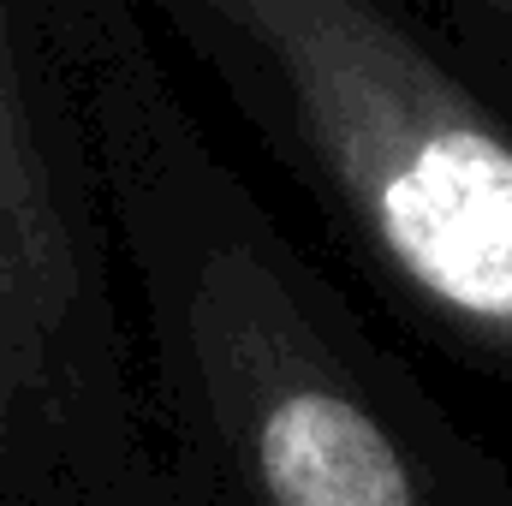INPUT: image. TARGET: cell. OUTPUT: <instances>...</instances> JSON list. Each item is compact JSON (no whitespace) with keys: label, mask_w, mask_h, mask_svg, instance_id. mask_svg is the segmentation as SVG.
Here are the masks:
<instances>
[{"label":"cell","mask_w":512,"mask_h":506,"mask_svg":"<svg viewBox=\"0 0 512 506\" xmlns=\"http://www.w3.org/2000/svg\"><path fill=\"white\" fill-rule=\"evenodd\" d=\"M262 477L274 506H411L399 453L340 393H286L262 417Z\"/></svg>","instance_id":"7a4b0ae2"},{"label":"cell","mask_w":512,"mask_h":506,"mask_svg":"<svg viewBox=\"0 0 512 506\" xmlns=\"http://www.w3.org/2000/svg\"><path fill=\"white\" fill-rule=\"evenodd\" d=\"M387 268L512 346V120L411 0H131Z\"/></svg>","instance_id":"6da1fadb"},{"label":"cell","mask_w":512,"mask_h":506,"mask_svg":"<svg viewBox=\"0 0 512 506\" xmlns=\"http://www.w3.org/2000/svg\"><path fill=\"white\" fill-rule=\"evenodd\" d=\"M423 18L512 120V0H423Z\"/></svg>","instance_id":"3957f363"}]
</instances>
